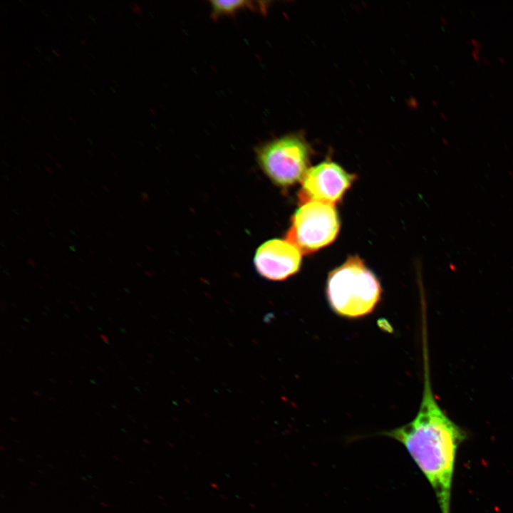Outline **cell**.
Returning <instances> with one entry per match:
<instances>
[{"instance_id":"1","label":"cell","mask_w":513,"mask_h":513,"mask_svg":"<svg viewBox=\"0 0 513 513\" xmlns=\"http://www.w3.org/2000/svg\"><path fill=\"white\" fill-rule=\"evenodd\" d=\"M380 435L404 446L434 491L441 513H451L457 455L466 432L438 404L431 388L427 364L416 415L406 424Z\"/></svg>"},{"instance_id":"2","label":"cell","mask_w":513,"mask_h":513,"mask_svg":"<svg viewBox=\"0 0 513 513\" xmlns=\"http://www.w3.org/2000/svg\"><path fill=\"white\" fill-rule=\"evenodd\" d=\"M381 294L378 279L357 256H349L328 277L326 296L330 306L344 318H356L372 313Z\"/></svg>"},{"instance_id":"3","label":"cell","mask_w":513,"mask_h":513,"mask_svg":"<svg viewBox=\"0 0 513 513\" xmlns=\"http://www.w3.org/2000/svg\"><path fill=\"white\" fill-rule=\"evenodd\" d=\"M311 154L304 137L289 134L269 141L256 150L263 172L276 185L288 187L302 180Z\"/></svg>"},{"instance_id":"4","label":"cell","mask_w":513,"mask_h":513,"mask_svg":"<svg viewBox=\"0 0 513 513\" xmlns=\"http://www.w3.org/2000/svg\"><path fill=\"white\" fill-rule=\"evenodd\" d=\"M340 222L333 204L309 202L291 217L286 238L301 254H310L331 244L339 231Z\"/></svg>"},{"instance_id":"5","label":"cell","mask_w":513,"mask_h":513,"mask_svg":"<svg viewBox=\"0 0 513 513\" xmlns=\"http://www.w3.org/2000/svg\"><path fill=\"white\" fill-rule=\"evenodd\" d=\"M356 179L338 164L324 161L309 168L301 180L299 202H321L334 204L341 200Z\"/></svg>"},{"instance_id":"6","label":"cell","mask_w":513,"mask_h":513,"mask_svg":"<svg viewBox=\"0 0 513 513\" xmlns=\"http://www.w3.org/2000/svg\"><path fill=\"white\" fill-rule=\"evenodd\" d=\"M301 253L286 239H270L256 252L254 263L257 272L264 278L284 280L296 273L301 266Z\"/></svg>"},{"instance_id":"7","label":"cell","mask_w":513,"mask_h":513,"mask_svg":"<svg viewBox=\"0 0 513 513\" xmlns=\"http://www.w3.org/2000/svg\"><path fill=\"white\" fill-rule=\"evenodd\" d=\"M212 7V16L214 18L223 15H231L237 11L246 8L258 10L260 11H266V6L262 2L260 5L256 4L259 2L250 1H209Z\"/></svg>"},{"instance_id":"8","label":"cell","mask_w":513,"mask_h":513,"mask_svg":"<svg viewBox=\"0 0 513 513\" xmlns=\"http://www.w3.org/2000/svg\"><path fill=\"white\" fill-rule=\"evenodd\" d=\"M130 9L133 11L134 13L140 15L142 14L141 9L139 6V5L135 2H132L130 4Z\"/></svg>"},{"instance_id":"9","label":"cell","mask_w":513,"mask_h":513,"mask_svg":"<svg viewBox=\"0 0 513 513\" xmlns=\"http://www.w3.org/2000/svg\"><path fill=\"white\" fill-rule=\"evenodd\" d=\"M68 120H69V121H70L71 123H72L73 124H75V125L77 124V122H76V119L73 118L72 116H68Z\"/></svg>"},{"instance_id":"10","label":"cell","mask_w":513,"mask_h":513,"mask_svg":"<svg viewBox=\"0 0 513 513\" xmlns=\"http://www.w3.org/2000/svg\"><path fill=\"white\" fill-rule=\"evenodd\" d=\"M51 52H52L56 57L61 58V56H60V54L58 53V51H56V50H55V49L53 48V49H51Z\"/></svg>"},{"instance_id":"11","label":"cell","mask_w":513,"mask_h":513,"mask_svg":"<svg viewBox=\"0 0 513 513\" xmlns=\"http://www.w3.org/2000/svg\"><path fill=\"white\" fill-rule=\"evenodd\" d=\"M79 43L81 45L85 46L86 44V38L80 39Z\"/></svg>"},{"instance_id":"12","label":"cell","mask_w":513,"mask_h":513,"mask_svg":"<svg viewBox=\"0 0 513 513\" xmlns=\"http://www.w3.org/2000/svg\"><path fill=\"white\" fill-rule=\"evenodd\" d=\"M44 169L47 170V172H48L49 173L52 172V170L48 166H45Z\"/></svg>"},{"instance_id":"13","label":"cell","mask_w":513,"mask_h":513,"mask_svg":"<svg viewBox=\"0 0 513 513\" xmlns=\"http://www.w3.org/2000/svg\"><path fill=\"white\" fill-rule=\"evenodd\" d=\"M22 61H23V62H24V63H25L26 65H27L28 66H31L30 63H29V62H28V61H26L25 58H23Z\"/></svg>"},{"instance_id":"14","label":"cell","mask_w":513,"mask_h":513,"mask_svg":"<svg viewBox=\"0 0 513 513\" xmlns=\"http://www.w3.org/2000/svg\"><path fill=\"white\" fill-rule=\"evenodd\" d=\"M52 135L53 136V138H54L56 140H57L58 142H60V140H59V138H58L57 135H56L55 134H53Z\"/></svg>"},{"instance_id":"15","label":"cell","mask_w":513,"mask_h":513,"mask_svg":"<svg viewBox=\"0 0 513 513\" xmlns=\"http://www.w3.org/2000/svg\"><path fill=\"white\" fill-rule=\"evenodd\" d=\"M56 165L60 169H61V170L63 169V166H61V164H59V163H56Z\"/></svg>"},{"instance_id":"16","label":"cell","mask_w":513,"mask_h":513,"mask_svg":"<svg viewBox=\"0 0 513 513\" xmlns=\"http://www.w3.org/2000/svg\"><path fill=\"white\" fill-rule=\"evenodd\" d=\"M46 155H47L49 157L53 159V155H52L50 152H47Z\"/></svg>"},{"instance_id":"17","label":"cell","mask_w":513,"mask_h":513,"mask_svg":"<svg viewBox=\"0 0 513 513\" xmlns=\"http://www.w3.org/2000/svg\"><path fill=\"white\" fill-rule=\"evenodd\" d=\"M87 152H88L90 155H91L92 157L94 156L92 152L88 150Z\"/></svg>"},{"instance_id":"18","label":"cell","mask_w":513,"mask_h":513,"mask_svg":"<svg viewBox=\"0 0 513 513\" xmlns=\"http://www.w3.org/2000/svg\"><path fill=\"white\" fill-rule=\"evenodd\" d=\"M111 155L114 157L115 159H118L117 156L115 155V153L111 152Z\"/></svg>"},{"instance_id":"19","label":"cell","mask_w":513,"mask_h":513,"mask_svg":"<svg viewBox=\"0 0 513 513\" xmlns=\"http://www.w3.org/2000/svg\"><path fill=\"white\" fill-rule=\"evenodd\" d=\"M85 66L87 68V69H88V71H91L90 68L88 65L86 64Z\"/></svg>"},{"instance_id":"20","label":"cell","mask_w":513,"mask_h":513,"mask_svg":"<svg viewBox=\"0 0 513 513\" xmlns=\"http://www.w3.org/2000/svg\"><path fill=\"white\" fill-rule=\"evenodd\" d=\"M22 118L24 119V120H25L26 122H27V123L29 122L24 116H22Z\"/></svg>"}]
</instances>
